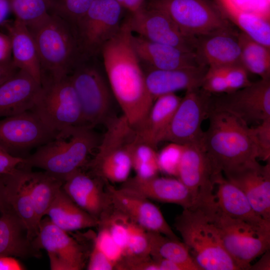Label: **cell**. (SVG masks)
Here are the masks:
<instances>
[{"label": "cell", "mask_w": 270, "mask_h": 270, "mask_svg": "<svg viewBox=\"0 0 270 270\" xmlns=\"http://www.w3.org/2000/svg\"><path fill=\"white\" fill-rule=\"evenodd\" d=\"M132 34L126 18L100 52L112 94L134 129L144 120L154 102L146 88L141 62L132 46Z\"/></svg>", "instance_id": "1"}, {"label": "cell", "mask_w": 270, "mask_h": 270, "mask_svg": "<svg viewBox=\"0 0 270 270\" xmlns=\"http://www.w3.org/2000/svg\"><path fill=\"white\" fill-rule=\"evenodd\" d=\"M210 124L202 144L210 158L214 178L258 164V149L250 127L234 116L210 110Z\"/></svg>", "instance_id": "2"}, {"label": "cell", "mask_w": 270, "mask_h": 270, "mask_svg": "<svg viewBox=\"0 0 270 270\" xmlns=\"http://www.w3.org/2000/svg\"><path fill=\"white\" fill-rule=\"evenodd\" d=\"M99 142L92 128L70 127L36 148L33 154L24 158L21 166L41 168L64 182L68 176L86 163L88 156Z\"/></svg>", "instance_id": "3"}, {"label": "cell", "mask_w": 270, "mask_h": 270, "mask_svg": "<svg viewBox=\"0 0 270 270\" xmlns=\"http://www.w3.org/2000/svg\"><path fill=\"white\" fill-rule=\"evenodd\" d=\"M28 28L36 44L42 77H66L84 58L75 28L58 15L50 13Z\"/></svg>", "instance_id": "4"}, {"label": "cell", "mask_w": 270, "mask_h": 270, "mask_svg": "<svg viewBox=\"0 0 270 270\" xmlns=\"http://www.w3.org/2000/svg\"><path fill=\"white\" fill-rule=\"evenodd\" d=\"M174 226L201 270H239L224 249L218 229L199 206L184 208Z\"/></svg>", "instance_id": "5"}, {"label": "cell", "mask_w": 270, "mask_h": 270, "mask_svg": "<svg viewBox=\"0 0 270 270\" xmlns=\"http://www.w3.org/2000/svg\"><path fill=\"white\" fill-rule=\"evenodd\" d=\"M199 206L218 229L222 245L239 270H248L251 262L270 249V225H256L230 217L214 199Z\"/></svg>", "instance_id": "6"}, {"label": "cell", "mask_w": 270, "mask_h": 270, "mask_svg": "<svg viewBox=\"0 0 270 270\" xmlns=\"http://www.w3.org/2000/svg\"><path fill=\"white\" fill-rule=\"evenodd\" d=\"M30 110L56 132L70 127L85 126L80 103L68 76L61 78L42 76L40 90Z\"/></svg>", "instance_id": "7"}, {"label": "cell", "mask_w": 270, "mask_h": 270, "mask_svg": "<svg viewBox=\"0 0 270 270\" xmlns=\"http://www.w3.org/2000/svg\"><path fill=\"white\" fill-rule=\"evenodd\" d=\"M106 124V132L88 166L92 174L104 182L122 184L132 170L128 144L134 130L124 115L112 117Z\"/></svg>", "instance_id": "8"}, {"label": "cell", "mask_w": 270, "mask_h": 270, "mask_svg": "<svg viewBox=\"0 0 270 270\" xmlns=\"http://www.w3.org/2000/svg\"><path fill=\"white\" fill-rule=\"evenodd\" d=\"M148 6L165 12L191 38L234 30L218 5L210 0H150Z\"/></svg>", "instance_id": "9"}, {"label": "cell", "mask_w": 270, "mask_h": 270, "mask_svg": "<svg viewBox=\"0 0 270 270\" xmlns=\"http://www.w3.org/2000/svg\"><path fill=\"white\" fill-rule=\"evenodd\" d=\"M77 94L85 126L94 128L105 124L110 116L112 93L100 71L88 62V58L80 62L68 76Z\"/></svg>", "instance_id": "10"}, {"label": "cell", "mask_w": 270, "mask_h": 270, "mask_svg": "<svg viewBox=\"0 0 270 270\" xmlns=\"http://www.w3.org/2000/svg\"><path fill=\"white\" fill-rule=\"evenodd\" d=\"M124 8L116 0H96L74 26L84 58L100 52L119 30Z\"/></svg>", "instance_id": "11"}, {"label": "cell", "mask_w": 270, "mask_h": 270, "mask_svg": "<svg viewBox=\"0 0 270 270\" xmlns=\"http://www.w3.org/2000/svg\"><path fill=\"white\" fill-rule=\"evenodd\" d=\"M212 94L200 87L186 90L163 136L162 142L181 144L202 142L203 120L208 117Z\"/></svg>", "instance_id": "12"}, {"label": "cell", "mask_w": 270, "mask_h": 270, "mask_svg": "<svg viewBox=\"0 0 270 270\" xmlns=\"http://www.w3.org/2000/svg\"><path fill=\"white\" fill-rule=\"evenodd\" d=\"M58 133L32 110L0 120V146L16 157L26 158L30 151L50 141Z\"/></svg>", "instance_id": "13"}, {"label": "cell", "mask_w": 270, "mask_h": 270, "mask_svg": "<svg viewBox=\"0 0 270 270\" xmlns=\"http://www.w3.org/2000/svg\"><path fill=\"white\" fill-rule=\"evenodd\" d=\"M217 98L210 109L229 113L248 124L270 118V79H261Z\"/></svg>", "instance_id": "14"}, {"label": "cell", "mask_w": 270, "mask_h": 270, "mask_svg": "<svg viewBox=\"0 0 270 270\" xmlns=\"http://www.w3.org/2000/svg\"><path fill=\"white\" fill-rule=\"evenodd\" d=\"M133 34L148 40L194 53L197 38L184 34L162 10L144 6L127 18Z\"/></svg>", "instance_id": "15"}, {"label": "cell", "mask_w": 270, "mask_h": 270, "mask_svg": "<svg viewBox=\"0 0 270 270\" xmlns=\"http://www.w3.org/2000/svg\"><path fill=\"white\" fill-rule=\"evenodd\" d=\"M112 208L147 231L178 239L160 209L150 200L128 188L106 182Z\"/></svg>", "instance_id": "16"}, {"label": "cell", "mask_w": 270, "mask_h": 270, "mask_svg": "<svg viewBox=\"0 0 270 270\" xmlns=\"http://www.w3.org/2000/svg\"><path fill=\"white\" fill-rule=\"evenodd\" d=\"M32 242L36 249L46 251L52 270H80L85 265L82 246L47 216L40 220Z\"/></svg>", "instance_id": "17"}, {"label": "cell", "mask_w": 270, "mask_h": 270, "mask_svg": "<svg viewBox=\"0 0 270 270\" xmlns=\"http://www.w3.org/2000/svg\"><path fill=\"white\" fill-rule=\"evenodd\" d=\"M214 176L202 142L184 144L177 178L190 190L194 198V204L214 198Z\"/></svg>", "instance_id": "18"}, {"label": "cell", "mask_w": 270, "mask_h": 270, "mask_svg": "<svg viewBox=\"0 0 270 270\" xmlns=\"http://www.w3.org/2000/svg\"><path fill=\"white\" fill-rule=\"evenodd\" d=\"M100 178L88 174L79 169L64 180L62 188L80 208L98 220L112 208L106 188Z\"/></svg>", "instance_id": "19"}, {"label": "cell", "mask_w": 270, "mask_h": 270, "mask_svg": "<svg viewBox=\"0 0 270 270\" xmlns=\"http://www.w3.org/2000/svg\"><path fill=\"white\" fill-rule=\"evenodd\" d=\"M226 178L244 194L252 208L270 222V164L259 163L229 174Z\"/></svg>", "instance_id": "20"}, {"label": "cell", "mask_w": 270, "mask_h": 270, "mask_svg": "<svg viewBox=\"0 0 270 270\" xmlns=\"http://www.w3.org/2000/svg\"><path fill=\"white\" fill-rule=\"evenodd\" d=\"M121 187L136 192L149 200L180 206L184 209L193 206L194 198L186 186L178 178L158 175L141 178H129Z\"/></svg>", "instance_id": "21"}, {"label": "cell", "mask_w": 270, "mask_h": 270, "mask_svg": "<svg viewBox=\"0 0 270 270\" xmlns=\"http://www.w3.org/2000/svg\"><path fill=\"white\" fill-rule=\"evenodd\" d=\"M131 40L140 60L148 68L170 70L201 66L194 53L154 42L133 33Z\"/></svg>", "instance_id": "22"}, {"label": "cell", "mask_w": 270, "mask_h": 270, "mask_svg": "<svg viewBox=\"0 0 270 270\" xmlns=\"http://www.w3.org/2000/svg\"><path fill=\"white\" fill-rule=\"evenodd\" d=\"M238 34L224 30L198 38L194 54L199 64L219 68L241 63Z\"/></svg>", "instance_id": "23"}, {"label": "cell", "mask_w": 270, "mask_h": 270, "mask_svg": "<svg viewBox=\"0 0 270 270\" xmlns=\"http://www.w3.org/2000/svg\"><path fill=\"white\" fill-rule=\"evenodd\" d=\"M208 68L202 66L170 70L148 68L144 72L148 92L154 102L166 94L200 87Z\"/></svg>", "instance_id": "24"}, {"label": "cell", "mask_w": 270, "mask_h": 270, "mask_svg": "<svg viewBox=\"0 0 270 270\" xmlns=\"http://www.w3.org/2000/svg\"><path fill=\"white\" fill-rule=\"evenodd\" d=\"M40 88L29 74L19 70L0 85V118L30 110Z\"/></svg>", "instance_id": "25"}, {"label": "cell", "mask_w": 270, "mask_h": 270, "mask_svg": "<svg viewBox=\"0 0 270 270\" xmlns=\"http://www.w3.org/2000/svg\"><path fill=\"white\" fill-rule=\"evenodd\" d=\"M1 27L6 30L10 38L14 65L29 74L40 84V60L34 40L28 27L16 18L7 20Z\"/></svg>", "instance_id": "26"}, {"label": "cell", "mask_w": 270, "mask_h": 270, "mask_svg": "<svg viewBox=\"0 0 270 270\" xmlns=\"http://www.w3.org/2000/svg\"><path fill=\"white\" fill-rule=\"evenodd\" d=\"M10 208L25 226L30 241L36 236L39 228L34 203L28 190L24 170L18 166L12 172L1 176Z\"/></svg>", "instance_id": "27"}, {"label": "cell", "mask_w": 270, "mask_h": 270, "mask_svg": "<svg viewBox=\"0 0 270 270\" xmlns=\"http://www.w3.org/2000/svg\"><path fill=\"white\" fill-rule=\"evenodd\" d=\"M182 98L170 93L158 98L142 123L134 130V139L156 148L163 136Z\"/></svg>", "instance_id": "28"}, {"label": "cell", "mask_w": 270, "mask_h": 270, "mask_svg": "<svg viewBox=\"0 0 270 270\" xmlns=\"http://www.w3.org/2000/svg\"><path fill=\"white\" fill-rule=\"evenodd\" d=\"M40 252L28 239L25 226L12 209L0 214V256L38 258Z\"/></svg>", "instance_id": "29"}, {"label": "cell", "mask_w": 270, "mask_h": 270, "mask_svg": "<svg viewBox=\"0 0 270 270\" xmlns=\"http://www.w3.org/2000/svg\"><path fill=\"white\" fill-rule=\"evenodd\" d=\"M214 182L218 186L215 203L224 214L254 224L270 225L256 212L243 192L222 174L216 176Z\"/></svg>", "instance_id": "30"}, {"label": "cell", "mask_w": 270, "mask_h": 270, "mask_svg": "<svg viewBox=\"0 0 270 270\" xmlns=\"http://www.w3.org/2000/svg\"><path fill=\"white\" fill-rule=\"evenodd\" d=\"M226 19L255 41L270 48V24L260 13L246 10L234 0H216Z\"/></svg>", "instance_id": "31"}, {"label": "cell", "mask_w": 270, "mask_h": 270, "mask_svg": "<svg viewBox=\"0 0 270 270\" xmlns=\"http://www.w3.org/2000/svg\"><path fill=\"white\" fill-rule=\"evenodd\" d=\"M45 216L66 232L97 227L100 224L98 220L76 204L62 187L57 192Z\"/></svg>", "instance_id": "32"}, {"label": "cell", "mask_w": 270, "mask_h": 270, "mask_svg": "<svg viewBox=\"0 0 270 270\" xmlns=\"http://www.w3.org/2000/svg\"><path fill=\"white\" fill-rule=\"evenodd\" d=\"M26 184L32 198L39 224L45 216L64 182L46 172H33L24 166Z\"/></svg>", "instance_id": "33"}, {"label": "cell", "mask_w": 270, "mask_h": 270, "mask_svg": "<svg viewBox=\"0 0 270 270\" xmlns=\"http://www.w3.org/2000/svg\"><path fill=\"white\" fill-rule=\"evenodd\" d=\"M148 234L151 257L173 261L184 266L186 270H201L183 242L158 232L148 231Z\"/></svg>", "instance_id": "34"}, {"label": "cell", "mask_w": 270, "mask_h": 270, "mask_svg": "<svg viewBox=\"0 0 270 270\" xmlns=\"http://www.w3.org/2000/svg\"><path fill=\"white\" fill-rule=\"evenodd\" d=\"M240 62L248 72L261 79H270V48L250 38L244 32L238 34Z\"/></svg>", "instance_id": "35"}, {"label": "cell", "mask_w": 270, "mask_h": 270, "mask_svg": "<svg viewBox=\"0 0 270 270\" xmlns=\"http://www.w3.org/2000/svg\"><path fill=\"white\" fill-rule=\"evenodd\" d=\"M132 166L136 176L148 178L158 175L159 168L155 148L136 140L134 136L128 144Z\"/></svg>", "instance_id": "36"}, {"label": "cell", "mask_w": 270, "mask_h": 270, "mask_svg": "<svg viewBox=\"0 0 270 270\" xmlns=\"http://www.w3.org/2000/svg\"><path fill=\"white\" fill-rule=\"evenodd\" d=\"M15 18L32 26L46 18L50 12L48 0H10Z\"/></svg>", "instance_id": "37"}, {"label": "cell", "mask_w": 270, "mask_h": 270, "mask_svg": "<svg viewBox=\"0 0 270 270\" xmlns=\"http://www.w3.org/2000/svg\"><path fill=\"white\" fill-rule=\"evenodd\" d=\"M127 226L128 239L122 256L131 258L150 256L148 231L128 220Z\"/></svg>", "instance_id": "38"}, {"label": "cell", "mask_w": 270, "mask_h": 270, "mask_svg": "<svg viewBox=\"0 0 270 270\" xmlns=\"http://www.w3.org/2000/svg\"><path fill=\"white\" fill-rule=\"evenodd\" d=\"M50 12L58 15L74 28L96 0H48Z\"/></svg>", "instance_id": "39"}, {"label": "cell", "mask_w": 270, "mask_h": 270, "mask_svg": "<svg viewBox=\"0 0 270 270\" xmlns=\"http://www.w3.org/2000/svg\"><path fill=\"white\" fill-rule=\"evenodd\" d=\"M184 144L170 142L157 154L159 171L177 177Z\"/></svg>", "instance_id": "40"}, {"label": "cell", "mask_w": 270, "mask_h": 270, "mask_svg": "<svg viewBox=\"0 0 270 270\" xmlns=\"http://www.w3.org/2000/svg\"><path fill=\"white\" fill-rule=\"evenodd\" d=\"M98 227L100 228L94 242L116 266L123 256V250L114 240L106 228L100 225Z\"/></svg>", "instance_id": "41"}, {"label": "cell", "mask_w": 270, "mask_h": 270, "mask_svg": "<svg viewBox=\"0 0 270 270\" xmlns=\"http://www.w3.org/2000/svg\"><path fill=\"white\" fill-rule=\"evenodd\" d=\"M256 143L258 158L270 161V118H267L255 126L250 127Z\"/></svg>", "instance_id": "42"}, {"label": "cell", "mask_w": 270, "mask_h": 270, "mask_svg": "<svg viewBox=\"0 0 270 270\" xmlns=\"http://www.w3.org/2000/svg\"><path fill=\"white\" fill-rule=\"evenodd\" d=\"M226 79L230 92L249 85L252 82L248 76V72L241 63L219 67Z\"/></svg>", "instance_id": "43"}, {"label": "cell", "mask_w": 270, "mask_h": 270, "mask_svg": "<svg viewBox=\"0 0 270 270\" xmlns=\"http://www.w3.org/2000/svg\"><path fill=\"white\" fill-rule=\"evenodd\" d=\"M200 88L211 94L230 92L226 79L219 68H208Z\"/></svg>", "instance_id": "44"}, {"label": "cell", "mask_w": 270, "mask_h": 270, "mask_svg": "<svg viewBox=\"0 0 270 270\" xmlns=\"http://www.w3.org/2000/svg\"><path fill=\"white\" fill-rule=\"evenodd\" d=\"M116 270H158L151 256L131 258L122 256L116 264Z\"/></svg>", "instance_id": "45"}, {"label": "cell", "mask_w": 270, "mask_h": 270, "mask_svg": "<svg viewBox=\"0 0 270 270\" xmlns=\"http://www.w3.org/2000/svg\"><path fill=\"white\" fill-rule=\"evenodd\" d=\"M114 268V264L101 251L94 242L86 269L88 270H112Z\"/></svg>", "instance_id": "46"}, {"label": "cell", "mask_w": 270, "mask_h": 270, "mask_svg": "<svg viewBox=\"0 0 270 270\" xmlns=\"http://www.w3.org/2000/svg\"><path fill=\"white\" fill-rule=\"evenodd\" d=\"M24 162V158L14 156L0 146V176L12 172Z\"/></svg>", "instance_id": "47"}, {"label": "cell", "mask_w": 270, "mask_h": 270, "mask_svg": "<svg viewBox=\"0 0 270 270\" xmlns=\"http://www.w3.org/2000/svg\"><path fill=\"white\" fill-rule=\"evenodd\" d=\"M12 60L11 40L7 34L0 32V64Z\"/></svg>", "instance_id": "48"}, {"label": "cell", "mask_w": 270, "mask_h": 270, "mask_svg": "<svg viewBox=\"0 0 270 270\" xmlns=\"http://www.w3.org/2000/svg\"><path fill=\"white\" fill-rule=\"evenodd\" d=\"M25 268L22 263L11 256H0V270H23Z\"/></svg>", "instance_id": "49"}, {"label": "cell", "mask_w": 270, "mask_h": 270, "mask_svg": "<svg viewBox=\"0 0 270 270\" xmlns=\"http://www.w3.org/2000/svg\"><path fill=\"white\" fill-rule=\"evenodd\" d=\"M158 270H186L182 266L173 261L159 257H152Z\"/></svg>", "instance_id": "50"}, {"label": "cell", "mask_w": 270, "mask_h": 270, "mask_svg": "<svg viewBox=\"0 0 270 270\" xmlns=\"http://www.w3.org/2000/svg\"><path fill=\"white\" fill-rule=\"evenodd\" d=\"M18 70L12 60L8 62L0 64V85L13 76Z\"/></svg>", "instance_id": "51"}, {"label": "cell", "mask_w": 270, "mask_h": 270, "mask_svg": "<svg viewBox=\"0 0 270 270\" xmlns=\"http://www.w3.org/2000/svg\"><path fill=\"white\" fill-rule=\"evenodd\" d=\"M130 14L134 12L144 6V0H116Z\"/></svg>", "instance_id": "52"}, {"label": "cell", "mask_w": 270, "mask_h": 270, "mask_svg": "<svg viewBox=\"0 0 270 270\" xmlns=\"http://www.w3.org/2000/svg\"><path fill=\"white\" fill-rule=\"evenodd\" d=\"M12 12L10 0H0V27L8 20V17Z\"/></svg>", "instance_id": "53"}, {"label": "cell", "mask_w": 270, "mask_h": 270, "mask_svg": "<svg viewBox=\"0 0 270 270\" xmlns=\"http://www.w3.org/2000/svg\"><path fill=\"white\" fill-rule=\"evenodd\" d=\"M261 259L254 264L250 266L248 270H270V256L269 250L266 252Z\"/></svg>", "instance_id": "54"}, {"label": "cell", "mask_w": 270, "mask_h": 270, "mask_svg": "<svg viewBox=\"0 0 270 270\" xmlns=\"http://www.w3.org/2000/svg\"><path fill=\"white\" fill-rule=\"evenodd\" d=\"M10 208L7 201L4 183L0 176V214Z\"/></svg>", "instance_id": "55"}]
</instances>
